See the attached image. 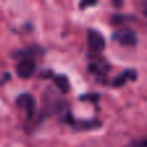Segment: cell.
I'll list each match as a JSON object with an SVG mask.
<instances>
[{
    "label": "cell",
    "instance_id": "obj_1",
    "mask_svg": "<svg viewBox=\"0 0 147 147\" xmlns=\"http://www.w3.org/2000/svg\"><path fill=\"white\" fill-rule=\"evenodd\" d=\"M88 45L93 53H101L106 47L105 39L98 31L96 30H89L88 32Z\"/></svg>",
    "mask_w": 147,
    "mask_h": 147
},
{
    "label": "cell",
    "instance_id": "obj_2",
    "mask_svg": "<svg viewBox=\"0 0 147 147\" xmlns=\"http://www.w3.org/2000/svg\"><path fill=\"white\" fill-rule=\"evenodd\" d=\"M35 61L32 58H23L17 65V75L22 79H28L35 72Z\"/></svg>",
    "mask_w": 147,
    "mask_h": 147
},
{
    "label": "cell",
    "instance_id": "obj_3",
    "mask_svg": "<svg viewBox=\"0 0 147 147\" xmlns=\"http://www.w3.org/2000/svg\"><path fill=\"white\" fill-rule=\"evenodd\" d=\"M114 39L124 47H134L137 44V36L130 30H121L114 34Z\"/></svg>",
    "mask_w": 147,
    "mask_h": 147
},
{
    "label": "cell",
    "instance_id": "obj_4",
    "mask_svg": "<svg viewBox=\"0 0 147 147\" xmlns=\"http://www.w3.org/2000/svg\"><path fill=\"white\" fill-rule=\"evenodd\" d=\"M17 105L21 109L25 110L30 117L32 116L34 111H35V99H34V97L31 94H28V93L21 94L17 98Z\"/></svg>",
    "mask_w": 147,
    "mask_h": 147
},
{
    "label": "cell",
    "instance_id": "obj_5",
    "mask_svg": "<svg viewBox=\"0 0 147 147\" xmlns=\"http://www.w3.org/2000/svg\"><path fill=\"white\" fill-rule=\"evenodd\" d=\"M136 78H137V74H136L134 70H127V71L121 72L119 76H116V78H115L114 86H121V85H124V84L127 83L129 79L134 80Z\"/></svg>",
    "mask_w": 147,
    "mask_h": 147
},
{
    "label": "cell",
    "instance_id": "obj_6",
    "mask_svg": "<svg viewBox=\"0 0 147 147\" xmlns=\"http://www.w3.org/2000/svg\"><path fill=\"white\" fill-rule=\"evenodd\" d=\"M54 83H56V85L58 86L62 93H67V92L70 90V83L66 76H63V75L56 76V78H54Z\"/></svg>",
    "mask_w": 147,
    "mask_h": 147
},
{
    "label": "cell",
    "instance_id": "obj_7",
    "mask_svg": "<svg viewBox=\"0 0 147 147\" xmlns=\"http://www.w3.org/2000/svg\"><path fill=\"white\" fill-rule=\"evenodd\" d=\"M96 3H97V0H81L80 8L81 9H85L86 7H89V5H94Z\"/></svg>",
    "mask_w": 147,
    "mask_h": 147
},
{
    "label": "cell",
    "instance_id": "obj_8",
    "mask_svg": "<svg viewBox=\"0 0 147 147\" xmlns=\"http://www.w3.org/2000/svg\"><path fill=\"white\" fill-rule=\"evenodd\" d=\"M112 3L115 4V7H121L123 0H112Z\"/></svg>",
    "mask_w": 147,
    "mask_h": 147
}]
</instances>
